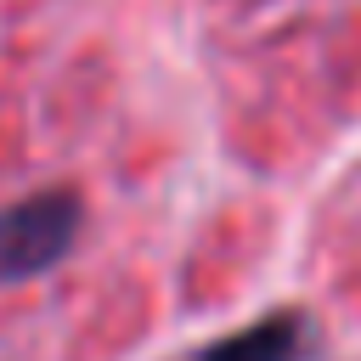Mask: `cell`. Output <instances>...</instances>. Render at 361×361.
Returning a JSON list of instances; mask_svg holds the SVG:
<instances>
[{
    "instance_id": "obj_1",
    "label": "cell",
    "mask_w": 361,
    "mask_h": 361,
    "mask_svg": "<svg viewBox=\"0 0 361 361\" xmlns=\"http://www.w3.org/2000/svg\"><path fill=\"white\" fill-rule=\"evenodd\" d=\"M79 220H85V203L68 186H51V192H34L28 203L0 209V276H39V271H51L73 248Z\"/></svg>"
},
{
    "instance_id": "obj_2",
    "label": "cell",
    "mask_w": 361,
    "mask_h": 361,
    "mask_svg": "<svg viewBox=\"0 0 361 361\" xmlns=\"http://www.w3.org/2000/svg\"><path fill=\"white\" fill-rule=\"evenodd\" d=\"M316 350V327L305 310H276L243 333H226L220 344L186 355V361H305Z\"/></svg>"
}]
</instances>
